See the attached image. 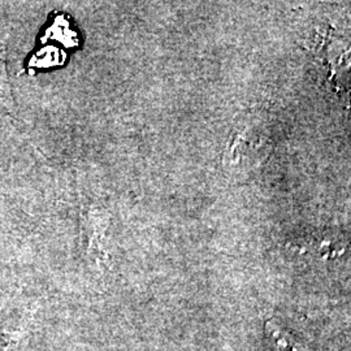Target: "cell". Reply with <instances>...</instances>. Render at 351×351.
<instances>
[{"mask_svg":"<svg viewBox=\"0 0 351 351\" xmlns=\"http://www.w3.org/2000/svg\"><path fill=\"white\" fill-rule=\"evenodd\" d=\"M265 330L275 342L278 351H310L308 348L302 345L300 342L294 341L287 333H284L278 326H275L272 322H267Z\"/></svg>","mask_w":351,"mask_h":351,"instance_id":"6da1fadb","label":"cell"}]
</instances>
